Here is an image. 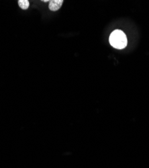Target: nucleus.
Wrapping results in <instances>:
<instances>
[{"label": "nucleus", "instance_id": "nucleus-3", "mask_svg": "<svg viewBox=\"0 0 149 168\" xmlns=\"http://www.w3.org/2000/svg\"><path fill=\"white\" fill-rule=\"evenodd\" d=\"M18 4L22 9H27L28 8L29 5H30L28 0H19L18 1Z\"/></svg>", "mask_w": 149, "mask_h": 168}, {"label": "nucleus", "instance_id": "nucleus-4", "mask_svg": "<svg viewBox=\"0 0 149 168\" xmlns=\"http://www.w3.org/2000/svg\"><path fill=\"white\" fill-rule=\"evenodd\" d=\"M44 1V2H48L47 0H46V1Z\"/></svg>", "mask_w": 149, "mask_h": 168}, {"label": "nucleus", "instance_id": "nucleus-1", "mask_svg": "<svg viewBox=\"0 0 149 168\" xmlns=\"http://www.w3.org/2000/svg\"><path fill=\"white\" fill-rule=\"evenodd\" d=\"M109 40L112 47L117 49H122L125 48L128 43L126 35L119 30H114L110 35Z\"/></svg>", "mask_w": 149, "mask_h": 168}, {"label": "nucleus", "instance_id": "nucleus-2", "mask_svg": "<svg viewBox=\"0 0 149 168\" xmlns=\"http://www.w3.org/2000/svg\"><path fill=\"white\" fill-rule=\"evenodd\" d=\"M63 0H53L50 1L49 9L52 11H57L60 8L63 4Z\"/></svg>", "mask_w": 149, "mask_h": 168}]
</instances>
